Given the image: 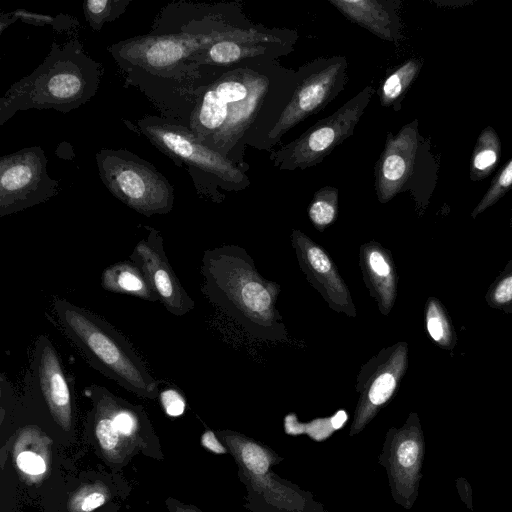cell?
<instances>
[{
  "mask_svg": "<svg viewBox=\"0 0 512 512\" xmlns=\"http://www.w3.org/2000/svg\"><path fill=\"white\" fill-rule=\"evenodd\" d=\"M339 191L332 186H325L315 192L308 207V216L314 227L323 231L337 218Z\"/></svg>",
  "mask_w": 512,
  "mask_h": 512,
  "instance_id": "484cf974",
  "label": "cell"
},
{
  "mask_svg": "<svg viewBox=\"0 0 512 512\" xmlns=\"http://www.w3.org/2000/svg\"><path fill=\"white\" fill-rule=\"evenodd\" d=\"M291 242L301 271L328 306L338 313L356 317L350 291L326 250L297 229L291 233Z\"/></svg>",
  "mask_w": 512,
  "mask_h": 512,
  "instance_id": "2e32d148",
  "label": "cell"
},
{
  "mask_svg": "<svg viewBox=\"0 0 512 512\" xmlns=\"http://www.w3.org/2000/svg\"><path fill=\"white\" fill-rule=\"evenodd\" d=\"M169 502V509L171 512H202L192 505L182 504L174 500H170Z\"/></svg>",
  "mask_w": 512,
  "mask_h": 512,
  "instance_id": "d590c367",
  "label": "cell"
},
{
  "mask_svg": "<svg viewBox=\"0 0 512 512\" xmlns=\"http://www.w3.org/2000/svg\"><path fill=\"white\" fill-rule=\"evenodd\" d=\"M201 290L216 307L265 341L287 340L277 307L280 286L265 279L241 247L222 245L206 250L201 261Z\"/></svg>",
  "mask_w": 512,
  "mask_h": 512,
  "instance_id": "7a4b0ae2",
  "label": "cell"
},
{
  "mask_svg": "<svg viewBox=\"0 0 512 512\" xmlns=\"http://www.w3.org/2000/svg\"><path fill=\"white\" fill-rule=\"evenodd\" d=\"M511 187L512 158L493 179L490 188L487 190L486 194L472 211V218H476L479 214L483 213L486 209L494 205L510 190Z\"/></svg>",
  "mask_w": 512,
  "mask_h": 512,
  "instance_id": "f546056e",
  "label": "cell"
},
{
  "mask_svg": "<svg viewBox=\"0 0 512 512\" xmlns=\"http://www.w3.org/2000/svg\"><path fill=\"white\" fill-rule=\"evenodd\" d=\"M359 265L371 297L379 311L387 316L395 304L398 283L391 252L374 240L363 243L359 250Z\"/></svg>",
  "mask_w": 512,
  "mask_h": 512,
  "instance_id": "ac0fdd59",
  "label": "cell"
},
{
  "mask_svg": "<svg viewBox=\"0 0 512 512\" xmlns=\"http://www.w3.org/2000/svg\"><path fill=\"white\" fill-rule=\"evenodd\" d=\"M501 145L498 135L491 127H486L479 135L471 158V179L480 180L496 167Z\"/></svg>",
  "mask_w": 512,
  "mask_h": 512,
  "instance_id": "cb8c5ba5",
  "label": "cell"
},
{
  "mask_svg": "<svg viewBox=\"0 0 512 512\" xmlns=\"http://www.w3.org/2000/svg\"><path fill=\"white\" fill-rule=\"evenodd\" d=\"M424 454L420 419L416 412H411L400 428L391 427L387 431L379 455L394 501L407 510L418 497Z\"/></svg>",
  "mask_w": 512,
  "mask_h": 512,
  "instance_id": "30bf717a",
  "label": "cell"
},
{
  "mask_svg": "<svg viewBox=\"0 0 512 512\" xmlns=\"http://www.w3.org/2000/svg\"><path fill=\"white\" fill-rule=\"evenodd\" d=\"M504 313L506 314H512V306L509 307Z\"/></svg>",
  "mask_w": 512,
  "mask_h": 512,
  "instance_id": "8d00e7d4",
  "label": "cell"
},
{
  "mask_svg": "<svg viewBox=\"0 0 512 512\" xmlns=\"http://www.w3.org/2000/svg\"><path fill=\"white\" fill-rule=\"evenodd\" d=\"M177 166L186 169L198 192L214 181L227 190H239L249 184L243 170L231 159L200 142L190 129L179 122L156 115H145L132 126Z\"/></svg>",
  "mask_w": 512,
  "mask_h": 512,
  "instance_id": "8992f818",
  "label": "cell"
},
{
  "mask_svg": "<svg viewBox=\"0 0 512 512\" xmlns=\"http://www.w3.org/2000/svg\"><path fill=\"white\" fill-rule=\"evenodd\" d=\"M485 302L503 312L512 306V258L487 289Z\"/></svg>",
  "mask_w": 512,
  "mask_h": 512,
  "instance_id": "f1b7e54d",
  "label": "cell"
},
{
  "mask_svg": "<svg viewBox=\"0 0 512 512\" xmlns=\"http://www.w3.org/2000/svg\"><path fill=\"white\" fill-rule=\"evenodd\" d=\"M509 226L512 228V216H511V218H510Z\"/></svg>",
  "mask_w": 512,
  "mask_h": 512,
  "instance_id": "74e56055",
  "label": "cell"
},
{
  "mask_svg": "<svg viewBox=\"0 0 512 512\" xmlns=\"http://www.w3.org/2000/svg\"><path fill=\"white\" fill-rule=\"evenodd\" d=\"M456 486L462 501L469 509L473 510L472 489L468 481L465 478H458L456 480Z\"/></svg>",
  "mask_w": 512,
  "mask_h": 512,
  "instance_id": "e575fe53",
  "label": "cell"
},
{
  "mask_svg": "<svg viewBox=\"0 0 512 512\" xmlns=\"http://www.w3.org/2000/svg\"><path fill=\"white\" fill-rule=\"evenodd\" d=\"M145 228L147 236L136 244L129 258L144 271L167 311L175 316H184L194 308V300L168 261L160 231L151 226Z\"/></svg>",
  "mask_w": 512,
  "mask_h": 512,
  "instance_id": "9a60e30c",
  "label": "cell"
},
{
  "mask_svg": "<svg viewBox=\"0 0 512 512\" xmlns=\"http://www.w3.org/2000/svg\"><path fill=\"white\" fill-rule=\"evenodd\" d=\"M102 75L101 63L85 52L77 36L54 40L44 61L0 99V125L30 109L69 113L96 95Z\"/></svg>",
  "mask_w": 512,
  "mask_h": 512,
  "instance_id": "3957f363",
  "label": "cell"
},
{
  "mask_svg": "<svg viewBox=\"0 0 512 512\" xmlns=\"http://www.w3.org/2000/svg\"><path fill=\"white\" fill-rule=\"evenodd\" d=\"M16 466L29 477H40L46 473V459L40 453L31 449H24L17 453Z\"/></svg>",
  "mask_w": 512,
  "mask_h": 512,
  "instance_id": "1f68e13d",
  "label": "cell"
},
{
  "mask_svg": "<svg viewBox=\"0 0 512 512\" xmlns=\"http://www.w3.org/2000/svg\"><path fill=\"white\" fill-rule=\"evenodd\" d=\"M347 66L345 57H336L325 67L299 82L275 125L269 131V138L279 140L291 128L318 113L332 101L347 81Z\"/></svg>",
  "mask_w": 512,
  "mask_h": 512,
  "instance_id": "5bb4252c",
  "label": "cell"
},
{
  "mask_svg": "<svg viewBox=\"0 0 512 512\" xmlns=\"http://www.w3.org/2000/svg\"><path fill=\"white\" fill-rule=\"evenodd\" d=\"M328 2L347 19L378 38L392 42L398 39L397 15L392 2L378 0H328Z\"/></svg>",
  "mask_w": 512,
  "mask_h": 512,
  "instance_id": "d6986e66",
  "label": "cell"
},
{
  "mask_svg": "<svg viewBox=\"0 0 512 512\" xmlns=\"http://www.w3.org/2000/svg\"><path fill=\"white\" fill-rule=\"evenodd\" d=\"M100 282L102 288L108 292L130 295L150 302L159 301L144 271L131 260L108 266L102 272Z\"/></svg>",
  "mask_w": 512,
  "mask_h": 512,
  "instance_id": "ffe728a7",
  "label": "cell"
},
{
  "mask_svg": "<svg viewBox=\"0 0 512 512\" xmlns=\"http://www.w3.org/2000/svg\"><path fill=\"white\" fill-rule=\"evenodd\" d=\"M25 384L27 393L44 405L53 422L64 432H70L74 413L73 381L55 346L44 334L35 341Z\"/></svg>",
  "mask_w": 512,
  "mask_h": 512,
  "instance_id": "7c38bea8",
  "label": "cell"
},
{
  "mask_svg": "<svg viewBox=\"0 0 512 512\" xmlns=\"http://www.w3.org/2000/svg\"><path fill=\"white\" fill-rule=\"evenodd\" d=\"M415 120L395 135L389 132L374 170L378 201L387 203L404 191L415 171L420 136Z\"/></svg>",
  "mask_w": 512,
  "mask_h": 512,
  "instance_id": "e0dca14e",
  "label": "cell"
},
{
  "mask_svg": "<svg viewBox=\"0 0 512 512\" xmlns=\"http://www.w3.org/2000/svg\"><path fill=\"white\" fill-rule=\"evenodd\" d=\"M131 0H85L83 13L93 31L99 32L109 22L119 18L130 5Z\"/></svg>",
  "mask_w": 512,
  "mask_h": 512,
  "instance_id": "4316f807",
  "label": "cell"
},
{
  "mask_svg": "<svg viewBox=\"0 0 512 512\" xmlns=\"http://www.w3.org/2000/svg\"><path fill=\"white\" fill-rule=\"evenodd\" d=\"M263 75L244 68L220 74L200 93L191 114L189 129L205 144L221 130L230 103L245 99Z\"/></svg>",
  "mask_w": 512,
  "mask_h": 512,
  "instance_id": "4fadbf2b",
  "label": "cell"
},
{
  "mask_svg": "<svg viewBox=\"0 0 512 512\" xmlns=\"http://www.w3.org/2000/svg\"><path fill=\"white\" fill-rule=\"evenodd\" d=\"M267 51L268 44L221 40L196 53L190 63L201 70L204 79L203 72L207 67L230 66L250 57L265 55ZM204 82L206 84L205 79Z\"/></svg>",
  "mask_w": 512,
  "mask_h": 512,
  "instance_id": "44dd1931",
  "label": "cell"
},
{
  "mask_svg": "<svg viewBox=\"0 0 512 512\" xmlns=\"http://www.w3.org/2000/svg\"><path fill=\"white\" fill-rule=\"evenodd\" d=\"M95 160L103 185L120 202L146 217L171 212L174 188L150 162L129 150L108 148L100 149Z\"/></svg>",
  "mask_w": 512,
  "mask_h": 512,
  "instance_id": "52a82bcc",
  "label": "cell"
},
{
  "mask_svg": "<svg viewBox=\"0 0 512 512\" xmlns=\"http://www.w3.org/2000/svg\"><path fill=\"white\" fill-rule=\"evenodd\" d=\"M424 319L430 339L438 347L452 351L457 345V334L445 306L438 298L431 296L427 299Z\"/></svg>",
  "mask_w": 512,
  "mask_h": 512,
  "instance_id": "7402d4cb",
  "label": "cell"
},
{
  "mask_svg": "<svg viewBox=\"0 0 512 512\" xmlns=\"http://www.w3.org/2000/svg\"><path fill=\"white\" fill-rule=\"evenodd\" d=\"M218 434L236 461L251 512H326L309 492L272 471L283 458L270 447L235 431Z\"/></svg>",
  "mask_w": 512,
  "mask_h": 512,
  "instance_id": "5b68a950",
  "label": "cell"
},
{
  "mask_svg": "<svg viewBox=\"0 0 512 512\" xmlns=\"http://www.w3.org/2000/svg\"><path fill=\"white\" fill-rule=\"evenodd\" d=\"M160 403L170 417L181 416L186 408L183 395L175 388H166L159 394Z\"/></svg>",
  "mask_w": 512,
  "mask_h": 512,
  "instance_id": "d6a6232c",
  "label": "cell"
},
{
  "mask_svg": "<svg viewBox=\"0 0 512 512\" xmlns=\"http://www.w3.org/2000/svg\"><path fill=\"white\" fill-rule=\"evenodd\" d=\"M47 163L40 146L0 158V217L39 205L58 194L59 182L49 176Z\"/></svg>",
  "mask_w": 512,
  "mask_h": 512,
  "instance_id": "9c48e42d",
  "label": "cell"
},
{
  "mask_svg": "<svg viewBox=\"0 0 512 512\" xmlns=\"http://www.w3.org/2000/svg\"><path fill=\"white\" fill-rule=\"evenodd\" d=\"M110 491L101 482L84 484L68 499L69 512H92L107 502Z\"/></svg>",
  "mask_w": 512,
  "mask_h": 512,
  "instance_id": "83f0119b",
  "label": "cell"
},
{
  "mask_svg": "<svg viewBox=\"0 0 512 512\" xmlns=\"http://www.w3.org/2000/svg\"><path fill=\"white\" fill-rule=\"evenodd\" d=\"M374 92L373 86H366L332 115L274 152L270 156L274 165L280 170H295L306 169L323 161L336 146L353 134Z\"/></svg>",
  "mask_w": 512,
  "mask_h": 512,
  "instance_id": "ba28073f",
  "label": "cell"
},
{
  "mask_svg": "<svg viewBox=\"0 0 512 512\" xmlns=\"http://www.w3.org/2000/svg\"><path fill=\"white\" fill-rule=\"evenodd\" d=\"M422 63L419 59L413 58L390 73L383 81L379 89L380 104L383 107L393 106L398 110V105L417 77Z\"/></svg>",
  "mask_w": 512,
  "mask_h": 512,
  "instance_id": "603a6c76",
  "label": "cell"
},
{
  "mask_svg": "<svg viewBox=\"0 0 512 512\" xmlns=\"http://www.w3.org/2000/svg\"><path fill=\"white\" fill-rule=\"evenodd\" d=\"M53 312L63 333L91 367L140 397L159 396V381L130 341L109 322L66 299H55Z\"/></svg>",
  "mask_w": 512,
  "mask_h": 512,
  "instance_id": "277c9868",
  "label": "cell"
},
{
  "mask_svg": "<svg viewBox=\"0 0 512 512\" xmlns=\"http://www.w3.org/2000/svg\"><path fill=\"white\" fill-rule=\"evenodd\" d=\"M346 420L344 410L337 411L332 417L314 419L309 423H299L296 415L291 413L284 419V429L290 435L307 434L314 441H323L341 428Z\"/></svg>",
  "mask_w": 512,
  "mask_h": 512,
  "instance_id": "d4e9b609",
  "label": "cell"
},
{
  "mask_svg": "<svg viewBox=\"0 0 512 512\" xmlns=\"http://www.w3.org/2000/svg\"><path fill=\"white\" fill-rule=\"evenodd\" d=\"M201 444L205 449L215 454H226L228 452L227 447L218 440L215 433L211 430H206L202 434Z\"/></svg>",
  "mask_w": 512,
  "mask_h": 512,
  "instance_id": "836d02e7",
  "label": "cell"
},
{
  "mask_svg": "<svg viewBox=\"0 0 512 512\" xmlns=\"http://www.w3.org/2000/svg\"><path fill=\"white\" fill-rule=\"evenodd\" d=\"M221 40L281 42L274 34L232 26L221 8L181 0L164 6L147 33L120 40L107 50L125 86L138 89L161 117L189 127L197 99L207 87L190 60Z\"/></svg>",
  "mask_w": 512,
  "mask_h": 512,
  "instance_id": "6da1fadb",
  "label": "cell"
},
{
  "mask_svg": "<svg viewBox=\"0 0 512 512\" xmlns=\"http://www.w3.org/2000/svg\"><path fill=\"white\" fill-rule=\"evenodd\" d=\"M408 351L407 342L399 341L362 365L356 377L358 401L350 436L359 434L394 397L408 368Z\"/></svg>",
  "mask_w": 512,
  "mask_h": 512,
  "instance_id": "8fae6325",
  "label": "cell"
},
{
  "mask_svg": "<svg viewBox=\"0 0 512 512\" xmlns=\"http://www.w3.org/2000/svg\"><path fill=\"white\" fill-rule=\"evenodd\" d=\"M8 14L14 21L20 19L21 21L31 25H50L57 31H71L80 25L76 18L69 15L61 14L54 17L51 15L32 13L22 9H18Z\"/></svg>",
  "mask_w": 512,
  "mask_h": 512,
  "instance_id": "4dcf8cb0",
  "label": "cell"
}]
</instances>
